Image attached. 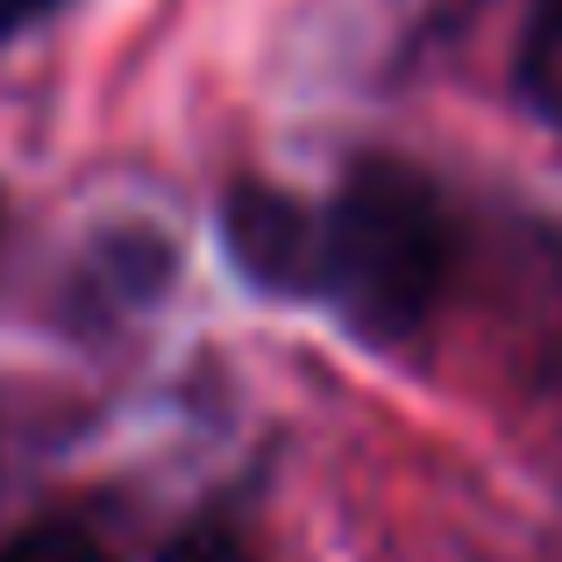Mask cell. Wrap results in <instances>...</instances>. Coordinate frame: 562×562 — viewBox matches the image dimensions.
<instances>
[{"label": "cell", "instance_id": "1", "mask_svg": "<svg viewBox=\"0 0 562 562\" xmlns=\"http://www.w3.org/2000/svg\"><path fill=\"white\" fill-rule=\"evenodd\" d=\"M456 228L441 192L398 157H357L328 206V257H321V300L363 335V342H406L435 314L449 285Z\"/></svg>", "mask_w": 562, "mask_h": 562}, {"label": "cell", "instance_id": "2", "mask_svg": "<svg viewBox=\"0 0 562 562\" xmlns=\"http://www.w3.org/2000/svg\"><path fill=\"white\" fill-rule=\"evenodd\" d=\"M221 235L243 278L263 292H292V300H321V257H328V214L300 206L292 192L271 186H235L221 206Z\"/></svg>", "mask_w": 562, "mask_h": 562}, {"label": "cell", "instance_id": "3", "mask_svg": "<svg viewBox=\"0 0 562 562\" xmlns=\"http://www.w3.org/2000/svg\"><path fill=\"white\" fill-rule=\"evenodd\" d=\"M520 100L562 136V0H541L520 36Z\"/></svg>", "mask_w": 562, "mask_h": 562}, {"label": "cell", "instance_id": "4", "mask_svg": "<svg viewBox=\"0 0 562 562\" xmlns=\"http://www.w3.org/2000/svg\"><path fill=\"white\" fill-rule=\"evenodd\" d=\"M0 562H114V555L100 549L86 527H71V520H36V527H22V535L0 549Z\"/></svg>", "mask_w": 562, "mask_h": 562}, {"label": "cell", "instance_id": "5", "mask_svg": "<svg viewBox=\"0 0 562 562\" xmlns=\"http://www.w3.org/2000/svg\"><path fill=\"white\" fill-rule=\"evenodd\" d=\"M157 562H257V555H249L243 541L228 535V527H186V535L171 541Z\"/></svg>", "mask_w": 562, "mask_h": 562}, {"label": "cell", "instance_id": "6", "mask_svg": "<svg viewBox=\"0 0 562 562\" xmlns=\"http://www.w3.org/2000/svg\"><path fill=\"white\" fill-rule=\"evenodd\" d=\"M57 0H0V36L8 29H22V22H36V14H50Z\"/></svg>", "mask_w": 562, "mask_h": 562}]
</instances>
